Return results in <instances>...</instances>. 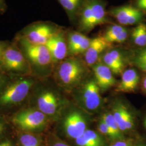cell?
Returning a JSON list of instances; mask_svg holds the SVG:
<instances>
[{"instance_id":"6da1fadb","label":"cell","mask_w":146,"mask_h":146,"mask_svg":"<svg viewBox=\"0 0 146 146\" xmlns=\"http://www.w3.org/2000/svg\"><path fill=\"white\" fill-rule=\"evenodd\" d=\"M61 29L51 22L37 21L27 25L16 35L33 44L46 45L49 38Z\"/></svg>"},{"instance_id":"7a4b0ae2","label":"cell","mask_w":146,"mask_h":146,"mask_svg":"<svg viewBox=\"0 0 146 146\" xmlns=\"http://www.w3.org/2000/svg\"><path fill=\"white\" fill-rule=\"evenodd\" d=\"M107 22L104 5L99 0H86L81 12L80 28L82 31H92Z\"/></svg>"},{"instance_id":"3957f363","label":"cell","mask_w":146,"mask_h":146,"mask_svg":"<svg viewBox=\"0 0 146 146\" xmlns=\"http://www.w3.org/2000/svg\"><path fill=\"white\" fill-rule=\"evenodd\" d=\"M14 41L26 58L29 64L44 68L52 62L50 52L46 45L33 44L16 35Z\"/></svg>"},{"instance_id":"277c9868","label":"cell","mask_w":146,"mask_h":146,"mask_svg":"<svg viewBox=\"0 0 146 146\" xmlns=\"http://www.w3.org/2000/svg\"><path fill=\"white\" fill-rule=\"evenodd\" d=\"M0 66L9 72H26L29 64L16 42L9 43L0 58Z\"/></svg>"},{"instance_id":"5b68a950","label":"cell","mask_w":146,"mask_h":146,"mask_svg":"<svg viewBox=\"0 0 146 146\" xmlns=\"http://www.w3.org/2000/svg\"><path fill=\"white\" fill-rule=\"evenodd\" d=\"M33 84L31 80L22 79L11 84L1 95L0 104L8 106L21 102L27 96Z\"/></svg>"},{"instance_id":"8992f818","label":"cell","mask_w":146,"mask_h":146,"mask_svg":"<svg viewBox=\"0 0 146 146\" xmlns=\"http://www.w3.org/2000/svg\"><path fill=\"white\" fill-rule=\"evenodd\" d=\"M85 68L78 60L69 58L61 62L58 68V75L63 84L71 86L83 76Z\"/></svg>"},{"instance_id":"52a82bcc","label":"cell","mask_w":146,"mask_h":146,"mask_svg":"<svg viewBox=\"0 0 146 146\" xmlns=\"http://www.w3.org/2000/svg\"><path fill=\"white\" fill-rule=\"evenodd\" d=\"M46 120V115L39 110H29L16 114L13 118V122L22 129L33 131L43 127Z\"/></svg>"},{"instance_id":"ba28073f","label":"cell","mask_w":146,"mask_h":146,"mask_svg":"<svg viewBox=\"0 0 146 146\" xmlns=\"http://www.w3.org/2000/svg\"><path fill=\"white\" fill-rule=\"evenodd\" d=\"M52 62L62 61L68 54V47L66 39V33L61 29L51 37L46 44Z\"/></svg>"},{"instance_id":"9c48e42d","label":"cell","mask_w":146,"mask_h":146,"mask_svg":"<svg viewBox=\"0 0 146 146\" xmlns=\"http://www.w3.org/2000/svg\"><path fill=\"white\" fill-rule=\"evenodd\" d=\"M63 126L67 135L75 140L82 135L87 129L86 121L78 111H73L66 116Z\"/></svg>"},{"instance_id":"30bf717a","label":"cell","mask_w":146,"mask_h":146,"mask_svg":"<svg viewBox=\"0 0 146 146\" xmlns=\"http://www.w3.org/2000/svg\"><path fill=\"white\" fill-rule=\"evenodd\" d=\"M110 13L121 25L125 26L135 25L140 21L142 17L141 11L131 5L113 8Z\"/></svg>"},{"instance_id":"8fae6325","label":"cell","mask_w":146,"mask_h":146,"mask_svg":"<svg viewBox=\"0 0 146 146\" xmlns=\"http://www.w3.org/2000/svg\"><path fill=\"white\" fill-rule=\"evenodd\" d=\"M100 89L96 81L87 82L84 86L82 91V100L86 108L90 110H97L101 104V98Z\"/></svg>"},{"instance_id":"7c38bea8","label":"cell","mask_w":146,"mask_h":146,"mask_svg":"<svg viewBox=\"0 0 146 146\" xmlns=\"http://www.w3.org/2000/svg\"><path fill=\"white\" fill-rule=\"evenodd\" d=\"M90 40L88 37L78 32H69L67 35L68 52L72 55H78L86 52Z\"/></svg>"},{"instance_id":"4fadbf2b","label":"cell","mask_w":146,"mask_h":146,"mask_svg":"<svg viewBox=\"0 0 146 146\" xmlns=\"http://www.w3.org/2000/svg\"><path fill=\"white\" fill-rule=\"evenodd\" d=\"M96 82L102 90H106L115 84L116 81L113 72L106 64L99 63L93 67Z\"/></svg>"},{"instance_id":"5bb4252c","label":"cell","mask_w":146,"mask_h":146,"mask_svg":"<svg viewBox=\"0 0 146 146\" xmlns=\"http://www.w3.org/2000/svg\"><path fill=\"white\" fill-rule=\"evenodd\" d=\"M110 44L104 36L96 37L91 39L84 56L86 62L89 66H93L96 62L100 54L109 47Z\"/></svg>"},{"instance_id":"9a60e30c","label":"cell","mask_w":146,"mask_h":146,"mask_svg":"<svg viewBox=\"0 0 146 146\" xmlns=\"http://www.w3.org/2000/svg\"><path fill=\"white\" fill-rule=\"evenodd\" d=\"M113 116L122 133L131 131L134 127V121L131 112L125 106L120 104L113 110Z\"/></svg>"},{"instance_id":"2e32d148","label":"cell","mask_w":146,"mask_h":146,"mask_svg":"<svg viewBox=\"0 0 146 146\" xmlns=\"http://www.w3.org/2000/svg\"><path fill=\"white\" fill-rule=\"evenodd\" d=\"M38 110L45 115L54 114L58 108V101L55 95L51 92L42 93L37 101Z\"/></svg>"},{"instance_id":"e0dca14e","label":"cell","mask_w":146,"mask_h":146,"mask_svg":"<svg viewBox=\"0 0 146 146\" xmlns=\"http://www.w3.org/2000/svg\"><path fill=\"white\" fill-rule=\"evenodd\" d=\"M103 60L104 64L116 75L120 74L123 71L125 67L124 60L118 50H112L106 52L103 57Z\"/></svg>"},{"instance_id":"ac0fdd59","label":"cell","mask_w":146,"mask_h":146,"mask_svg":"<svg viewBox=\"0 0 146 146\" xmlns=\"http://www.w3.org/2000/svg\"><path fill=\"white\" fill-rule=\"evenodd\" d=\"M139 80V75L135 69H127L122 74L117 90L125 92L133 91L137 87Z\"/></svg>"},{"instance_id":"d6986e66","label":"cell","mask_w":146,"mask_h":146,"mask_svg":"<svg viewBox=\"0 0 146 146\" xmlns=\"http://www.w3.org/2000/svg\"><path fill=\"white\" fill-rule=\"evenodd\" d=\"M78 146H104V141L102 137L97 132L86 129L84 134L75 139Z\"/></svg>"},{"instance_id":"ffe728a7","label":"cell","mask_w":146,"mask_h":146,"mask_svg":"<svg viewBox=\"0 0 146 146\" xmlns=\"http://www.w3.org/2000/svg\"><path fill=\"white\" fill-rule=\"evenodd\" d=\"M101 119L104 121L106 125L110 128L113 135L114 136V140H123V133L120 131V128L116 122L113 115L110 113L104 114L102 116Z\"/></svg>"},{"instance_id":"44dd1931","label":"cell","mask_w":146,"mask_h":146,"mask_svg":"<svg viewBox=\"0 0 146 146\" xmlns=\"http://www.w3.org/2000/svg\"><path fill=\"white\" fill-rule=\"evenodd\" d=\"M131 38L134 43L140 47L146 46V25L140 23L134 28L131 33Z\"/></svg>"},{"instance_id":"7402d4cb","label":"cell","mask_w":146,"mask_h":146,"mask_svg":"<svg viewBox=\"0 0 146 146\" xmlns=\"http://www.w3.org/2000/svg\"><path fill=\"white\" fill-rule=\"evenodd\" d=\"M68 14L69 19H74L76 15L81 0H57Z\"/></svg>"},{"instance_id":"603a6c76","label":"cell","mask_w":146,"mask_h":146,"mask_svg":"<svg viewBox=\"0 0 146 146\" xmlns=\"http://www.w3.org/2000/svg\"><path fill=\"white\" fill-rule=\"evenodd\" d=\"M125 29L126 28L122 26H120L119 25H113L107 29L104 37L106 40L110 43L112 39L120 35L121 33L125 31Z\"/></svg>"},{"instance_id":"cb8c5ba5","label":"cell","mask_w":146,"mask_h":146,"mask_svg":"<svg viewBox=\"0 0 146 146\" xmlns=\"http://www.w3.org/2000/svg\"><path fill=\"white\" fill-rule=\"evenodd\" d=\"M133 62L138 68L146 72V46L136 53Z\"/></svg>"},{"instance_id":"d4e9b609","label":"cell","mask_w":146,"mask_h":146,"mask_svg":"<svg viewBox=\"0 0 146 146\" xmlns=\"http://www.w3.org/2000/svg\"><path fill=\"white\" fill-rule=\"evenodd\" d=\"M20 141L22 146H40L38 139L30 133L22 134L20 137Z\"/></svg>"},{"instance_id":"484cf974","label":"cell","mask_w":146,"mask_h":146,"mask_svg":"<svg viewBox=\"0 0 146 146\" xmlns=\"http://www.w3.org/2000/svg\"><path fill=\"white\" fill-rule=\"evenodd\" d=\"M98 130L102 134L107 136V137L110 138L111 140H114V136L113 135L111 131H110V128L102 119L100 120L99 123Z\"/></svg>"},{"instance_id":"4316f807","label":"cell","mask_w":146,"mask_h":146,"mask_svg":"<svg viewBox=\"0 0 146 146\" xmlns=\"http://www.w3.org/2000/svg\"><path fill=\"white\" fill-rule=\"evenodd\" d=\"M110 146H133V144L131 141L125 140L123 139L116 141Z\"/></svg>"},{"instance_id":"83f0119b","label":"cell","mask_w":146,"mask_h":146,"mask_svg":"<svg viewBox=\"0 0 146 146\" xmlns=\"http://www.w3.org/2000/svg\"><path fill=\"white\" fill-rule=\"evenodd\" d=\"M8 9L6 0H0V15L5 14Z\"/></svg>"},{"instance_id":"f1b7e54d","label":"cell","mask_w":146,"mask_h":146,"mask_svg":"<svg viewBox=\"0 0 146 146\" xmlns=\"http://www.w3.org/2000/svg\"><path fill=\"white\" fill-rule=\"evenodd\" d=\"M137 6L139 9L146 11V0H137Z\"/></svg>"},{"instance_id":"f546056e","label":"cell","mask_w":146,"mask_h":146,"mask_svg":"<svg viewBox=\"0 0 146 146\" xmlns=\"http://www.w3.org/2000/svg\"><path fill=\"white\" fill-rule=\"evenodd\" d=\"M9 43L7 41H0V58L2 57V55L4 52L5 48L8 46Z\"/></svg>"},{"instance_id":"4dcf8cb0","label":"cell","mask_w":146,"mask_h":146,"mask_svg":"<svg viewBox=\"0 0 146 146\" xmlns=\"http://www.w3.org/2000/svg\"><path fill=\"white\" fill-rule=\"evenodd\" d=\"M53 146H68V145H67L66 143L63 142L61 141H58V142H56V143H54V145Z\"/></svg>"},{"instance_id":"1f68e13d","label":"cell","mask_w":146,"mask_h":146,"mask_svg":"<svg viewBox=\"0 0 146 146\" xmlns=\"http://www.w3.org/2000/svg\"><path fill=\"white\" fill-rule=\"evenodd\" d=\"M0 146H13L11 145V142L9 141H3L0 143Z\"/></svg>"},{"instance_id":"d6a6232c","label":"cell","mask_w":146,"mask_h":146,"mask_svg":"<svg viewBox=\"0 0 146 146\" xmlns=\"http://www.w3.org/2000/svg\"><path fill=\"white\" fill-rule=\"evenodd\" d=\"M142 87L146 92V76L142 80Z\"/></svg>"},{"instance_id":"836d02e7","label":"cell","mask_w":146,"mask_h":146,"mask_svg":"<svg viewBox=\"0 0 146 146\" xmlns=\"http://www.w3.org/2000/svg\"><path fill=\"white\" fill-rule=\"evenodd\" d=\"M3 130V125L0 122V133Z\"/></svg>"},{"instance_id":"e575fe53","label":"cell","mask_w":146,"mask_h":146,"mask_svg":"<svg viewBox=\"0 0 146 146\" xmlns=\"http://www.w3.org/2000/svg\"><path fill=\"white\" fill-rule=\"evenodd\" d=\"M144 125H145V127L146 128V116L145 121H144Z\"/></svg>"},{"instance_id":"d590c367","label":"cell","mask_w":146,"mask_h":146,"mask_svg":"<svg viewBox=\"0 0 146 146\" xmlns=\"http://www.w3.org/2000/svg\"><path fill=\"white\" fill-rule=\"evenodd\" d=\"M136 146H146V145H139Z\"/></svg>"}]
</instances>
